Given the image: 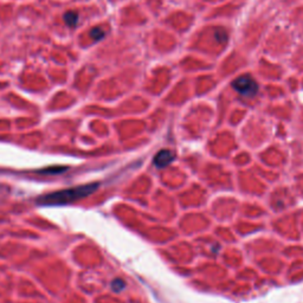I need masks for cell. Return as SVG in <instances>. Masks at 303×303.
Segmentation results:
<instances>
[{
	"instance_id": "cell-1",
	"label": "cell",
	"mask_w": 303,
	"mask_h": 303,
	"mask_svg": "<svg viewBox=\"0 0 303 303\" xmlns=\"http://www.w3.org/2000/svg\"><path fill=\"white\" fill-rule=\"evenodd\" d=\"M97 188H99V184L94 183L76 186V187L71 188L61 189V191H56L39 197V198H37L36 202L40 206H62V205L71 204V202L90 196Z\"/></svg>"
},
{
	"instance_id": "cell-2",
	"label": "cell",
	"mask_w": 303,
	"mask_h": 303,
	"mask_svg": "<svg viewBox=\"0 0 303 303\" xmlns=\"http://www.w3.org/2000/svg\"><path fill=\"white\" fill-rule=\"evenodd\" d=\"M232 86L240 95L248 97L255 96L257 91H258V85H257L256 81L251 78L250 76H240V77L234 81Z\"/></svg>"
},
{
	"instance_id": "cell-3",
	"label": "cell",
	"mask_w": 303,
	"mask_h": 303,
	"mask_svg": "<svg viewBox=\"0 0 303 303\" xmlns=\"http://www.w3.org/2000/svg\"><path fill=\"white\" fill-rule=\"evenodd\" d=\"M173 160H174V153L168 150H162L156 153V155L154 156L153 162L158 168H164V167L172 164Z\"/></svg>"
},
{
	"instance_id": "cell-4",
	"label": "cell",
	"mask_w": 303,
	"mask_h": 303,
	"mask_svg": "<svg viewBox=\"0 0 303 303\" xmlns=\"http://www.w3.org/2000/svg\"><path fill=\"white\" fill-rule=\"evenodd\" d=\"M64 20L69 26L74 28V26L77 25L78 23V13L75 12V11H71V12H67L64 16Z\"/></svg>"
},
{
	"instance_id": "cell-5",
	"label": "cell",
	"mask_w": 303,
	"mask_h": 303,
	"mask_svg": "<svg viewBox=\"0 0 303 303\" xmlns=\"http://www.w3.org/2000/svg\"><path fill=\"white\" fill-rule=\"evenodd\" d=\"M105 36V32L101 28H94L90 31V37L93 38V40H101L103 39Z\"/></svg>"
},
{
	"instance_id": "cell-6",
	"label": "cell",
	"mask_w": 303,
	"mask_h": 303,
	"mask_svg": "<svg viewBox=\"0 0 303 303\" xmlns=\"http://www.w3.org/2000/svg\"><path fill=\"white\" fill-rule=\"evenodd\" d=\"M124 286H126V283H124L122 280H120V278H116L115 281H113L112 282V288L114 291L123 290Z\"/></svg>"
},
{
	"instance_id": "cell-7",
	"label": "cell",
	"mask_w": 303,
	"mask_h": 303,
	"mask_svg": "<svg viewBox=\"0 0 303 303\" xmlns=\"http://www.w3.org/2000/svg\"><path fill=\"white\" fill-rule=\"evenodd\" d=\"M67 168H63V167H56V168H48L44 170H40L42 173H59V172H63Z\"/></svg>"
}]
</instances>
